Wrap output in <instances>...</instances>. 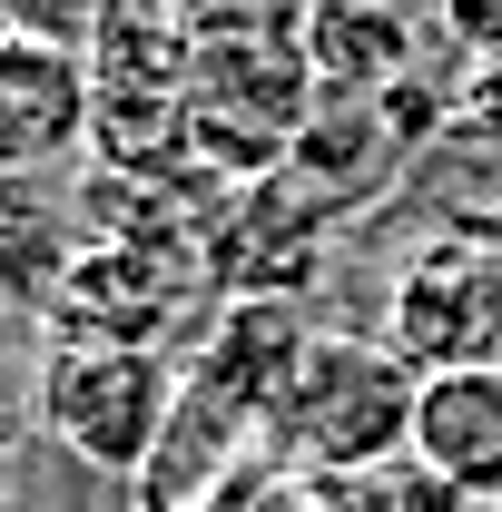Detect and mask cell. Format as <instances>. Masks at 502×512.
I'll return each instance as SVG.
<instances>
[{
	"label": "cell",
	"mask_w": 502,
	"mask_h": 512,
	"mask_svg": "<svg viewBox=\"0 0 502 512\" xmlns=\"http://www.w3.org/2000/svg\"><path fill=\"white\" fill-rule=\"evenodd\" d=\"M414 394L424 375L384 335H306L276 404H286V444L306 463L355 473V463H384L394 444H414Z\"/></svg>",
	"instance_id": "obj_1"
},
{
	"label": "cell",
	"mask_w": 502,
	"mask_h": 512,
	"mask_svg": "<svg viewBox=\"0 0 502 512\" xmlns=\"http://www.w3.org/2000/svg\"><path fill=\"white\" fill-rule=\"evenodd\" d=\"M40 434L69 444L89 473H148L168 424H178V384L148 345H50L40 365V394H30Z\"/></svg>",
	"instance_id": "obj_2"
},
{
	"label": "cell",
	"mask_w": 502,
	"mask_h": 512,
	"mask_svg": "<svg viewBox=\"0 0 502 512\" xmlns=\"http://www.w3.org/2000/svg\"><path fill=\"white\" fill-rule=\"evenodd\" d=\"M384 345L414 375H502V237H424L384 286Z\"/></svg>",
	"instance_id": "obj_3"
},
{
	"label": "cell",
	"mask_w": 502,
	"mask_h": 512,
	"mask_svg": "<svg viewBox=\"0 0 502 512\" xmlns=\"http://www.w3.org/2000/svg\"><path fill=\"white\" fill-rule=\"evenodd\" d=\"M99 119V60L79 40H40L0 20V178H50Z\"/></svg>",
	"instance_id": "obj_4"
},
{
	"label": "cell",
	"mask_w": 502,
	"mask_h": 512,
	"mask_svg": "<svg viewBox=\"0 0 502 512\" xmlns=\"http://www.w3.org/2000/svg\"><path fill=\"white\" fill-rule=\"evenodd\" d=\"M414 463L434 473L443 493H502V375H424L414 394Z\"/></svg>",
	"instance_id": "obj_5"
},
{
	"label": "cell",
	"mask_w": 502,
	"mask_h": 512,
	"mask_svg": "<svg viewBox=\"0 0 502 512\" xmlns=\"http://www.w3.org/2000/svg\"><path fill=\"white\" fill-rule=\"evenodd\" d=\"M296 50H306V69H315V79H335V89H394L414 30L384 20L375 0H315V20L296 30Z\"/></svg>",
	"instance_id": "obj_6"
},
{
	"label": "cell",
	"mask_w": 502,
	"mask_h": 512,
	"mask_svg": "<svg viewBox=\"0 0 502 512\" xmlns=\"http://www.w3.org/2000/svg\"><path fill=\"white\" fill-rule=\"evenodd\" d=\"M0 512H10V503H0Z\"/></svg>",
	"instance_id": "obj_7"
}]
</instances>
